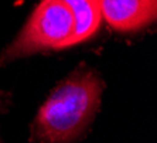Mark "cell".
I'll return each mask as SVG.
<instances>
[{
    "label": "cell",
    "mask_w": 157,
    "mask_h": 143,
    "mask_svg": "<svg viewBox=\"0 0 157 143\" xmlns=\"http://www.w3.org/2000/svg\"><path fill=\"white\" fill-rule=\"evenodd\" d=\"M105 82L91 67L79 65L50 94L30 126L33 143H79L99 112Z\"/></svg>",
    "instance_id": "cell-1"
},
{
    "label": "cell",
    "mask_w": 157,
    "mask_h": 143,
    "mask_svg": "<svg viewBox=\"0 0 157 143\" xmlns=\"http://www.w3.org/2000/svg\"><path fill=\"white\" fill-rule=\"evenodd\" d=\"M77 20L65 0H41L14 40L0 52V68L20 58L75 47Z\"/></svg>",
    "instance_id": "cell-2"
},
{
    "label": "cell",
    "mask_w": 157,
    "mask_h": 143,
    "mask_svg": "<svg viewBox=\"0 0 157 143\" xmlns=\"http://www.w3.org/2000/svg\"><path fill=\"white\" fill-rule=\"evenodd\" d=\"M102 20L117 33H137L157 17V0H98Z\"/></svg>",
    "instance_id": "cell-3"
},
{
    "label": "cell",
    "mask_w": 157,
    "mask_h": 143,
    "mask_svg": "<svg viewBox=\"0 0 157 143\" xmlns=\"http://www.w3.org/2000/svg\"><path fill=\"white\" fill-rule=\"evenodd\" d=\"M77 20V43L91 40L101 29L102 14L98 0H65Z\"/></svg>",
    "instance_id": "cell-4"
},
{
    "label": "cell",
    "mask_w": 157,
    "mask_h": 143,
    "mask_svg": "<svg viewBox=\"0 0 157 143\" xmlns=\"http://www.w3.org/2000/svg\"><path fill=\"white\" fill-rule=\"evenodd\" d=\"M7 103H6V95L0 92V109H3V106H6ZM0 143H4L3 139H2V136H0Z\"/></svg>",
    "instance_id": "cell-5"
}]
</instances>
